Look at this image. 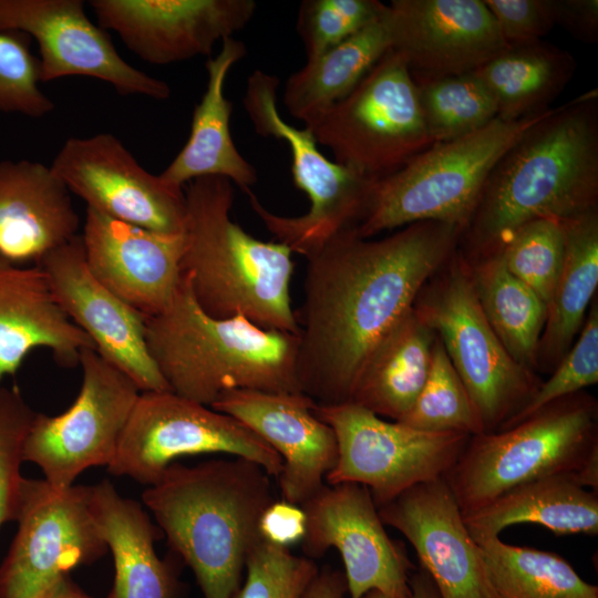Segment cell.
I'll list each match as a JSON object with an SVG mask.
<instances>
[{"label":"cell","instance_id":"cell-34","mask_svg":"<svg viewBox=\"0 0 598 598\" xmlns=\"http://www.w3.org/2000/svg\"><path fill=\"white\" fill-rule=\"evenodd\" d=\"M475 542L491 598H598V587L555 553L507 544L499 537Z\"/></svg>","mask_w":598,"mask_h":598},{"label":"cell","instance_id":"cell-18","mask_svg":"<svg viewBox=\"0 0 598 598\" xmlns=\"http://www.w3.org/2000/svg\"><path fill=\"white\" fill-rule=\"evenodd\" d=\"M383 19L415 83L474 72L508 45L484 0H392Z\"/></svg>","mask_w":598,"mask_h":598},{"label":"cell","instance_id":"cell-37","mask_svg":"<svg viewBox=\"0 0 598 598\" xmlns=\"http://www.w3.org/2000/svg\"><path fill=\"white\" fill-rule=\"evenodd\" d=\"M498 252L507 270L547 306L564 261L561 220L539 218L524 224Z\"/></svg>","mask_w":598,"mask_h":598},{"label":"cell","instance_id":"cell-48","mask_svg":"<svg viewBox=\"0 0 598 598\" xmlns=\"http://www.w3.org/2000/svg\"><path fill=\"white\" fill-rule=\"evenodd\" d=\"M42 598H93V597L85 594L69 577H66Z\"/></svg>","mask_w":598,"mask_h":598},{"label":"cell","instance_id":"cell-44","mask_svg":"<svg viewBox=\"0 0 598 598\" xmlns=\"http://www.w3.org/2000/svg\"><path fill=\"white\" fill-rule=\"evenodd\" d=\"M258 528L265 542L289 548L305 537L306 514L299 505L275 499L262 512Z\"/></svg>","mask_w":598,"mask_h":598},{"label":"cell","instance_id":"cell-14","mask_svg":"<svg viewBox=\"0 0 598 598\" xmlns=\"http://www.w3.org/2000/svg\"><path fill=\"white\" fill-rule=\"evenodd\" d=\"M79 364L82 384L75 401L55 416L35 413L22 447L23 462L37 464L56 488L112 462L140 395L137 385L94 348L81 352Z\"/></svg>","mask_w":598,"mask_h":598},{"label":"cell","instance_id":"cell-36","mask_svg":"<svg viewBox=\"0 0 598 598\" xmlns=\"http://www.w3.org/2000/svg\"><path fill=\"white\" fill-rule=\"evenodd\" d=\"M429 432L485 433L481 416L441 340L435 339L425 384L410 412L399 421Z\"/></svg>","mask_w":598,"mask_h":598},{"label":"cell","instance_id":"cell-26","mask_svg":"<svg viewBox=\"0 0 598 598\" xmlns=\"http://www.w3.org/2000/svg\"><path fill=\"white\" fill-rule=\"evenodd\" d=\"M246 52L245 44L230 37L221 41L217 55L207 60V85L194 109L187 142L159 174L166 183L183 188L194 179L217 176L237 184L245 193L257 183L255 167L233 141V104L224 94L229 70Z\"/></svg>","mask_w":598,"mask_h":598},{"label":"cell","instance_id":"cell-1","mask_svg":"<svg viewBox=\"0 0 598 598\" xmlns=\"http://www.w3.org/2000/svg\"><path fill=\"white\" fill-rule=\"evenodd\" d=\"M461 233L440 221L414 223L380 239L353 229L307 259L303 301L295 310L302 393L317 404L349 400L367 357L455 252Z\"/></svg>","mask_w":598,"mask_h":598},{"label":"cell","instance_id":"cell-8","mask_svg":"<svg viewBox=\"0 0 598 598\" xmlns=\"http://www.w3.org/2000/svg\"><path fill=\"white\" fill-rule=\"evenodd\" d=\"M278 86L277 76L254 71L243 105L259 135L287 143L293 183L306 193L310 206L303 215L280 216L264 207L251 190L247 195L251 209L277 241L308 259L339 235L357 229L375 181L328 159L307 127L287 123L277 106Z\"/></svg>","mask_w":598,"mask_h":598},{"label":"cell","instance_id":"cell-45","mask_svg":"<svg viewBox=\"0 0 598 598\" xmlns=\"http://www.w3.org/2000/svg\"><path fill=\"white\" fill-rule=\"evenodd\" d=\"M555 24L585 43L598 41L597 0H553Z\"/></svg>","mask_w":598,"mask_h":598},{"label":"cell","instance_id":"cell-31","mask_svg":"<svg viewBox=\"0 0 598 598\" xmlns=\"http://www.w3.org/2000/svg\"><path fill=\"white\" fill-rule=\"evenodd\" d=\"M576 68L570 52L539 40L508 44L474 74L493 95L497 118L509 122L550 109Z\"/></svg>","mask_w":598,"mask_h":598},{"label":"cell","instance_id":"cell-22","mask_svg":"<svg viewBox=\"0 0 598 598\" xmlns=\"http://www.w3.org/2000/svg\"><path fill=\"white\" fill-rule=\"evenodd\" d=\"M378 513L413 546L440 598H491L480 547L444 477L406 489Z\"/></svg>","mask_w":598,"mask_h":598},{"label":"cell","instance_id":"cell-7","mask_svg":"<svg viewBox=\"0 0 598 598\" xmlns=\"http://www.w3.org/2000/svg\"><path fill=\"white\" fill-rule=\"evenodd\" d=\"M554 110L509 122L495 118L473 133L432 144L374 182L357 235L371 238L420 221L451 224L463 230L497 162Z\"/></svg>","mask_w":598,"mask_h":598},{"label":"cell","instance_id":"cell-47","mask_svg":"<svg viewBox=\"0 0 598 598\" xmlns=\"http://www.w3.org/2000/svg\"><path fill=\"white\" fill-rule=\"evenodd\" d=\"M410 598H440L439 592L430 576L420 569L410 577Z\"/></svg>","mask_w":598,"mask_h":598},{"label":"cell","instance_id":"cell-21","mask_svg":"<svg viewBox=\"0 0 598 598\" xmlns=\"http://www.w3.org/2000/svg\"><path fill=\"white\" fill-rule=\"evenodd\" d=\"M315 404L301 392L230 390L210 408L235 417L277 452L282 499L300 506L324 486L338 460L336 434Z\"/></svg>","mask_w":598,"mask_h":598},{"label":"cell","instance_id":"cell-11","mask_svg":"<svg viewBox=\"0 0 598 598\" xmlns=\"http://www.w3.org/2000/svg\"><path fill=\"white\" fill-rule=\"evenodd\" d=\"M212 453L249 460L275 477L282 468L277 452L241 422L169 390L140 393L106 467L152 486L175 460Z\"/></svg>","mask_w":598,"mask_h":598},{"label":"cell","instance_id":"cell-42","mask_svg":"<svg viewBox=\"0 0 598 598\" xmlns=\"http://www.w3.org/2000/svg\"><path fill=\"white\" fill-rule=\"evenodd\" d=\"M35 413L18 389L0 385V527L17 518L22 447Z\"/></svg>","mask_w":598,"mask_h":598},{"label":"cell","instance_id":"cell-5","mask_svg":"<svg viewBox=\"0 0 598 598\" xmlns=\"http://www.w3.org/2000/svg\"><path fill=\"white\" fill-rule=\"evenodd\" d=\"M145 341L168 389L207 406L230 390L301 392L297 334L207 315L184 275L166 308L146 318Z\"/></svg>","mask_w":598,"mask_h":598},{"label":"cell","instance_id":"cell-30","mask_svg":"<svg viewBox=\"0 0 598 598\" xmlns=\"http://www.w3.org/2000/svg\"><path fill=\"white\" fill-rule=\"evenodd\" d=\"M561 223L565 255L538 346L542 372H551L576 340L598 286V207Z\"/></svg>","mask_w":598,"mask_h":598},{"label":"cell","instance_id":"cell-46","mask_svg":"<svg viewBox=\"0 0 598 598\" xmlns=\"http://www.w3.org/2000/svg\"><path fill=\"white\" fill-rule=\"evenodd\" d=\"M347 590L344 575L337 570L318 573L302 598H343Z\"/></svg>","mask_w":598,"mask_h":598},{"label":"cell","instance_id":"cell-41","mask_svg":"<svg viewBox=\"0 0 598 598\" xmlns=\"http://www.w3.org/2000/svg\"><path fill=\"white\" fill-rule=\"evenodd\" d=\"M29 37L0 31V112L41 117L54 109L40 90V62L29 48Z\"/></svg>","mask_w":598,"mask_h":598},{"label":"cell","instance_id":"cell-49","mask_svg":"<svg viewBox=\"0 0 598 598\" xmlns=\"http://www.w3.org/2000/svg\"><path fill=\"white\" fill-rule=\"evenodd\" d=\"M361 598H392V597L384 595L383 592L378 591V590H371L367 592L365 595H363Z\"/></svg>","mask_w":598,"mask_h":598},{"label":"cell","instance_id":"cell-25","mask_svg":"<svg viewBox=\"0 0 598 598\" xmlns=\"http://www.w3.org/2000/svg\"><path fill=\"white\" fill-rule=\"evenodd\" d=\"M37 348L49 349L64 368L79 364L92 340L58 303L43 269L0 258V385Z\"/></svg>","mask_w":598,"mask_h":598},{"label":"cell","instance_id":"cell-2","mask_svg":"<svg viewBox=\"0 0 598 598\" xmlns=\"http://www.w3.org/2000/svg\"><path fill=\"white\" fill-rule=\"evenodd\" d=\"M598 207V92L567 102L529 128L497 162L462 230L471 260L498 252L539 218L559 220Z\"/></svg>","mask_w":598,"mask_h":598},{"label":"cell","instance_id":"cell-27","mask_svg":"<svg viewBox=\"0 0 598 598\" xmlns=\"http://www.w3.org/2000/svg\"><path fill=\"white\" fill-rule=\"evenodd\" d=\"M90 505L114 560L107 598H177L176 576L155 551L158 529L142 505L118 495L109 481L91 485Z\"/></svg>","mask_w":598,"mask_h":598},{"label":"cell","instance_id":"cell-10","mask_svg":"<svg viewBox=\"0 0 598 598\" xmlns=\"http://www.w3.org/2000/svg\"><path fill=\"white\" fill-rule=\"evenodd\" d=\"M336 162L363 176L385 177L433 143L417 86L393 50L341 101L305 124Z\"/></svg>","mask_w":598,"mask_h":598},{"label":"cell","instance_id":"cell-16","mask_svg":"<svg viewBox=\"0 0 598 598\" xmlns=\"http://www.w3.org/2000/svg\"><path fill=\"white\" fill-rule=\"evenodd\" d=\"M0 31L30 35L39 45L41 82L89 76L122 95L166 100L168 84L130 63L106 30L85 13L82 0H0Z\"/></svg>","mask_w":598,"mask_h":598},{"label":"cell","instance_id":"cell-3","mask_svg":"<svg viewBox=\"0 0 598 598\" xmlns=\"http://www.w3.org/2000/svg\"><path fill=\"white\" fill-rule=\"evenodd\" d=\"M270 475L243 457L171 464L142 494L172 549L205 598H233L260 542L259 519L275 501Z\"/></svg>","mask_w":598,"mask_h":598},{"label":"cell","instance_id":"cell-43","mask_svg":"<svg viewBox=\"0 0 598 598\" xmlns=\"http://www.w3.org/2000/svg\"><path fill=\"white\" fill-rule=\"evenodd\" d=\"M507 44L539 41L556 25L553 0H484Z\"/></svg>","mask_w":598,"mask_h":598},{"label":"cell","instance_id":"cell-23","mask_svg":"<svg viewBox=\"0 0 598 598\" xmlns=\"http://www.w3.org/2000/svg\"><path fill=\"white\" fill-rule=\"evenodd\" d=\"M91 274L143 316L163 311L182 278L184 234L145 229L86 208L81 235Z\"/></svg>","mask_w":598,"mask_h":598},{"label":"cell","instance_id":"cell-12","mask_svg":"<svg viewBox=\"0 0 598 598\" xmlns=\"http://www.w3.org/2000/svg\"><path fill=\"white\" fill-rule=\"evenodd\" d=\"M313 410L338 442V460L326 483L363 485L377 507L417 484L445 477L471 439L386 421L352 402L316 403Z\"/></svg>","mask_w":598,"mask_h":598},{"label":"cell","instance_id":"cell-20","mask_svg":"<svg viewBox=\"0 0 598 598\" xmlns=\"http://www.w3.org/2000/svg\"><path fill=\"white\" fill-rule=\"evenodd\" d=\"M99 25L140 59L169 64L212 53L251 20L254 0H91Z\"/></svg>","mask_w":598,"mask_h":598},{"label":"cell","instance_id":"cell-33","mask_svg":"<svg viewBox=\"0 0 598 598\" xmlns=\"http://www.w3.org/2000/svg\"><path fill=\"white\" fill-rule=\"evenodd\" d=\"M465 261L489 326L511 357L536 373L547 306L507 270L501 252Z\"/></svg>","mask_w":598,"mask_h":598},{"label":"cell","instance_id":"cell-13","mask_svg":"<svg viewBox=\"0 0 598 598\" xmlns=\"http://www.w3.org/2000/svg\"><path fill=\"white\" fill-rule=\"evenodd\" d=\"M90 493L91 486L23 480L18 532L0 565V598H42L72 569L106 554Z\"/></svg>","mask_w":598,"mask_h":598},{"label":"cell","instance_id":"cell-40","mask_svg":"<svg viewBox=\"0 0 598 598\" xmlns=\"http://www.w3.org/2000/svg\"><path fill=\"white\" fill-rule=\"evenodd\" d=\"M246 579L233 598H302L318 575L307 557L260 539L246 560Z\"/></svg>","mask_w":598,"mask_h":598},{"label":"cell","instance_id":"cell-28","mask_svg":"<svg viewBox=\"0 0 598 598\" xmlns=\"http://www.w3.org/2000/svg\"><path fill=\"white\" fill-rule=\"evenodd\" d=\"M435 339V332L411 309L367 357L347 402L401 421L425 384Z\"/></svg>","mask_w":598,"mask_h":598},{"label":"cell","instance_id":"cell-38","mask_svg":"<svg viewBox=\"0 0 598 598\" xmlns=\"http://www.w3.org/2000/svg\"><path fill=\"white\" fill-rule=\"evenodd\" d=\"M378 0H305L297 17V32L307 60H312L352 37L384 12Z\"/></svg>","mask_w":598,"mask_h":598},{"label":"cell","instance_id":"cell-19","mask_svg":"<svg viewBox=\"0 0 598 598\" xmlns=\"http://www.w3.org/2000/svg\"><path fill=\"white\" fill-rule=\"evenodd\" d=\"M65 315L92 340L96 352L125 373L140 391H167L145 341L146 317L91 274L81 236L39 264ZM171 391V390H169Z\"/></svg>","mask_w":598,"mask_h":598},{"label":"cell","instance_id":"cell-24","mask_svg":"<svg viewBox=\"0 0 598 598\" xmlns=\"http://www.w3.org/2000/svg\"><path fill=\"white\" fill-rule=\"evenodd\" d=\"M70 190L51 166L0 162V258L38 265L78 236Z\"/></svg>","mask_w":598,"mask_h":598},{"label":"cell","instance_id":"cell-32","mask_svg":"<svg viewBox=\"0 0 598 598\" xmlns=\"http://www.w3.org/2000/svg\"><path fill=\"white\" fill-rule=\"evenodd\" d=\"M383 14L319 56L307 60L300 70L289 75L283 104L290 115L305 125L357 86L390 50Z\"/></svg>","mask_w":598,"mask_h":598},{"label":"cell","instance_id":"cell-29","mask_svg":"<svg viewBox=\"0 0 598 598\" xmlns=\"http://www.w3.org/2000/svg\"><path fill=\"white\" fill-rule=\"evenodd\" d=\"M475 540L499 537L508 526L537 524L556 535L598 534V492L575 477L554 475L518 485L463 514Z\"/></svg>","mask_w":598,"mask_h":598},{"label":"cell","instance_id":"cell-15","mask_svg":"<svg viewBox=\"0 0 598 598\" xmlns=\"http://www.w3.org/2000/svg\"><path fill=\"white\" fill-rule=\"evenodd\" d=\"M51 167L86 208L153 231L184 234L183 188L147 172L113 134L66 140Z\"/></svg>","mask_w":598,"mask_h":598},{"label":"cell","instance_id":"cell-4","mask_svg":"<svg viewBox=\"0 0 598 598\" xmlns=\"http://www.w3.org/2000/svg\"><path fill=\"white\" fill-rule=\"evenodd\" d=\"M184 193L181 270L199 307L215 318L241 317L267 330L298 334L290 298V249L255 238L231 219L230 181L197 178Z\"/></svg>","mask_w":598,"mask_h":598},{"label":"cell","instance_id":"cell-6","mask_svg":"<svg viewBox=\"0 0 598 598\" xmlns=\"http://www.w3.org/2000/svg\"><path fill=\"white\" fill-rule=\"evenodd\" d=\"M554 475L598 489V404L585 391L507 429L471 436L444 478L466 514L518 485Z\"/></svg>","mask_w":598,"mask_h":598},{"label":"cell","instance_id":"cell-17","mask_svg":"<svg viewBox=\"0 0 598 598\" xmlns=\"http://www.w3.org/2000/svg\"><path fill=\"white\" fill-rule=\"evenodd\" d=\"M300 506L307 518L303 551L317 558L336 548L344 565L351 598H361L371 590L392 598H410L412 565L386 534L365 486L326 483Z\"/></svg>","mask_w":598,"mask_h":598},{"label":"cell","instance_id":"cell-35","mask_svg":"<svg viewBox=\"0 0 598 598\" xmlns=\"http://www.w3.org/2000/svg\"><path fill=\"white\" fill-rule=\"evenodd\" d=\"M415 84L433 143L473 133L497 118L496 102L474 72Z\"/></svg>","mask_w":598,"mask_h":598},{"label":"cell","instance_id":"cell-9","mask_svg":"<svg viewBox=\"0 0 598 598\" xmlns=\"http://www.w3.org/2000/svg\"><path fill=\"white\" fill-rule=\"evenodd\" d=\"M412 309L441 340L485 433L501 429L538 389L537 374L511 357L489 326L457 249L421 288Z\"/></svg>","mask_w":598,"mask_h":598},{"label":"cell","instance_id":"cell-39","mask_svg":"<svg viewBox=\"0 0 598 598\" xmlns=\"http://www.w3.org/2000/svg\"><path fill=\"white\" fill-rule=\"evenodd\" d=\"M597 382L598 303L597 299H595L576 340L551 371L549 379L542 381L526 405L498 430L513 426L544 406L584 391V389Z\"/></svg>","mask_w":598,"mask_h":598}]
</instances>
